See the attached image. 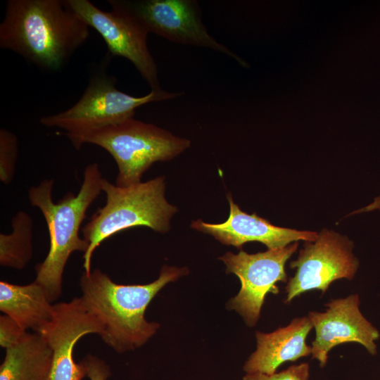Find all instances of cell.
Returning a JSON list of instances; mask_svg holds the SVG:
<instances>
[{
  "label": "cell",
  "mask_w": 380,
  "mask_h": 380,
  "mask_svg": "<svg viewBox=\"0 0 380 380\" xmlns=\"http://www.w3.org/2000/svg\"><path fill=\"white\" fill-rule=\"evenodd\" d=\"M89 28L67 0H8L0 25V47L56 71L85 43Z\"/></svg>",
  "instance_id": "obj_1"
},
{
  "label": "cell",
  "mask_w": 380,
  "mask_h": 380,
  "mask_svg": "<svg viewBox=\"0 0 380 380\" xmlns=\"http://www.w3.org/2000/svg\"><path fill=\"white\" fill-rule=\"evenodd\" d=\"M188 272L186 268L163 266L159 277L147 284H118L99 269L83 273L80 286L87 309L101 323L103 341L122 353L144 344L159 324L148 322L146 309L167 283Z\"/></svg>",
  "instance_id": "obj_2"
},
{
  "label": "cell",
  "mask_w": 380,
  "mask_h": 380,
  "mask_svg": "<svg viewBox=\"0 0 380 380\" xmlns=\"http://www.w3.org/2000/svg\"><path fill=\"white\" fill-rule=\"evenodd\" d=\"M103 179L97 163L88 165L79 192H68L57 203L52 200V179L29 189L30 202L41 210L49 233V250L44 260L36 266L34 281L44 288L51 303L61 295L63 274L70 255L74 251L84 253L88 248L79 232L87 209L102 191Z\"/></svg>",
  "instance_id": "obj_3"
},
{
  "label": "cell",
  "mask_w": 380,
  "mask_h": 380,
  "mask_svg": "<svg viewBox=\"0 0 380 380\" xmlns=\"http://www.w3.org/2000/svg\"><path fill=\"white\" fill-rule=\"evenodd\" d=\"M102 191L106 195V205L99 208L82 229L83 239L88 243L83 255L86 274L91 272L95 249L106 239L137 226L165 233L170 229L171 217L177 211L165 198L163 177L128 186L113 184L103 178Z\"/></svg>",
  "instance_id": "obj_4"
},
{
  "label": "cell",
  "mask_w": 380,
  "mask_h": 380,
  "mask_svg": "<svg viewBox=\"0 0 380 380\" xmlns=\"http://www.w3.org/2000/svg\"><path fill=\"white\" fill-rule=\"evenodd\" d=\"M80 148L84 144L97 145L114 158L118 167L115 184L128 186L141 182V177L153 163L167 161L191 145L185 138L134 118L122 122L82 134L67 135Z\"/></svg>",
  "instance_id": "obj_5"
},
{
  "label": "cell",
  "mask_w": 380,
  "mask_h": 380,
  "mask_svg": "<svg viewBox=\"0 0 380 380\" xmlns=\"http://www.w3.org/2000/svg\"><path fill=\"white\" fill-rule=\"evenodd\" d=\"M115 83L114 77L105 73L94 76L76 103L59 113L42 117L41 124L63 129L66 136L82 134L133 118L136 109L146 103L175 99L184 94L151 91L136 97L118 90Z\"/></svg>",
  "instance_id": "obj_6"
},
{
  "label": "cell",
  "mask_w": 380,
  "mask_h": 380,
  "mask_svg": "<svg viewBox=\"0 0 380 380\" xmlns=\"http://www.w3.org/2000/svg\"><path fill=\"white\" fill-rule=\"evenodd\" d=\"M111 10L133 20L147 34L154 33L169 41L209 48L245 62L211 36L201 18V8L193 0H109Z\"/></svg>",
  "instance_id": "obj_7"
},
{
  "label": "cell",
  "mask_w": 380,
  "mask_h": 380,
  "mask_svg": "<svg viewBox=\"0 0 380 380\" xmlns=\"http://www.w3.org/2000/svg\"><path fill=\"white\" fill-rule=\"evenodd\" d=\"M354 243L348 236L324 228L315 241H305L296 260L290 262L296 272L287 281L285 303L310 291L325 293L336 280H352L360 262L353 253Z\"/></svg>",
  "instance_id": "obj_8"
},
{
  "label": "cell",
  "mask_w": 380,
  "mask_h": 380,
  "mask_svg": "<svg viewBox=\"0 0 380 380\" xmlns=\"http://www.w3.org/2000/svg\"><path fill=\"white\" fill-rule=\"evenodd\" d=\"M298 247L297 241L254 254L227 252L219 258L226 265L227 272L240 279L241 289L229 301V308L239 312L248 326L257 323L266 295L279 293L276 284L287 281L285 265Z\"/></svg>",
  "instance_id": "obj_9"
},
{
  "label": "cell",
  "mask_w": 380,
  "mask_h": 380,
  "mask_svg": "<svg viewBox=\"0 0 380 380\" xmlns=\"http://www.w3.org/2000/svg\"><path fill=\"white\" fill-rule=\"evenodd\" d=\"M68 5L103 39L113 56L129 60L151 87L161 88L158 68L147 46L148 34L127 16L111 10L103 11L89 0H67Z\"/></svg>",
  "instance_id": "obj_10"
},
{
  "label": "cell",
  "mask_w": 380,
  "mask_h": 380,
  "mask_svg": "<svg viewBox=\"0 0 380 380\" xmlns=\"http://www.w3.org/2000/svg\"><path fill=\"white\" fill-rule=\"evenodd\" d=\"M360 305L359 295L353 293L327 303L324 312H308L307 316L315 331L311 355L320 367L327 365L331 349L346 343H359L370 355L377 354L375 341L380 338V332L362 315Z\"/></svg>",
  "instance_id": "obj_11"
},
{
  "label": "cell",
  "mask_w": 380,
  "mask_h": 380,
  "mask_svg": "<svg viewBox=\"0 0 380 380\" xmlns=\"http://www.w3.org/2000/svg\"><path fill=\"white\" fill-rule=\"evenodd\" d=\"M229 215L222 223H206L201 220L193 221L191 227L213 236L224 245L241 248L245 243L258 241L268 249L285 247L298 241H315L318 233L277 227L255 213L247 214L227 195Z\"/></svg>",
  "instance_id": "obj_12"
},
{
  "label": "cell",
  "mask_w": 380,
  "mask_h": 380,
  "mask_svg": "<svg viewBox=\"0 0 380 380\" xmlns=\"http://www.w3.org/2000/svg\"><path fill=\"white\" fill-rule=\"evenodd\" d=\"M312 328L308 317L304 316L270 333L257 331V348L245 362L244 371L272 374L284 362L310 355L312 346L306 343V338Z\"/></svg>",
  "instance_id": "obj_13"
},
{
  "label": "cell",
  "mask_w": 380,
  "mask_h": 380,
  "mask_svg": "<svg viewBox=\"0 0 380 380\" xmlns=\"http://www.w3.org/2000/svg\"><path fill=\"white\" fill-rule=\"evenodd\" d=\"M0 310L24 330L39 333L51 320L53 304L35 281L26 285L1 281Z\"/></svg>",
  "instance_id": "obj_14"
},
{
  "label": "cell",
  "mask_w": 380,
  "mask_h": 380,
  "mask_svg": "<svg viewBox=\"0 0 380 380\" xmlns=\"http://www.w3.org/2000/svg\"><path fill=\"white\" fill-rule=\"evenodd\" d=\"M53 354L39 333L27 334L6 349L0 365V380H49Z\"/></svg>",
  "instance_id": "obj_15"
},
{
  "label": "cell",
  "mask_w": 380,
  "mask_h": 380,
  "mask_svg": "<svg viewBox=\"0 0 380 380\" xmlns=\"http://www.w3.org/2000/svg\"><path fill=\"white\" fill-rule=\"evenodd\" d=\"M12 232L0 234V264L21 270L32 257V229L31 217L18 212L11 220Z\"/></svg>",
  "instance_id": "obj_16"
},
{
  "label": "cell",
  "mask_w": 380,
  "mask_h": 380,
  "mask_svg": "<svg viewBox=\"0 0 380 380\" xmlns=\"http://www.w3.org/2000/svg\"><path fill=\"white\" fill-rule=\"evenodd\" d=\"M18 156V139L11 132L0 130V179L4 184H8L15 172Z\"/></svg>",
  "instance_id": "obj_17"
},
{
  "label": "cell",
  "mask_w": 380,
  "mask_h": 380,
  "mask_svg": "<svg viewBox=\"0 0 380 380\" xmlns=\"http://www.w3.org/2000/svg\"><path fill=\"white\" fill-rule=\"evenodd\" d=\"M310 365L307 362L293 365L287 369L272 374L262 373L246 374L242 380H309Z\"/></svg>",
  "instance_id": "obj_18"
},
{
  "label": "cell",
  "mask_w": 380,
  "mask_h": 380,
  "mask_svg": "<svg viewBox=\"0 0 380 380\" xmlns=\"http://www.w3.org/2000/svg\"><path fill=\"white\" fill-rule=\"evenodd\" d=\"M27 331L6 315L0 316V345L6 349L18 343Z\"/></svg>",
  "instance_id": "obj_19"
},
{
  "label": "cell",
  "mask_w": 380,
  "mask_h": 380,
  "mask_svg": "<svg viewBox=\"0 0 380 380\" xmlns=\"http://www.w3.org/2000/svg\"><path fill=\"white\" fill-rule=\"evenodd\" d=\"M80 362L90 380H107L111 375L110 366L97 356L88 354Z\"/></svg>",
  "instance_id": "obj_20"
},
{
  "label": "cell",
  "mask_w": 380,
  "mask_h": 380,
  "mask_svg": "<svg viewBox=\"0 0 380 380\" xmlns=\"http://www.w3.org/2000/svg\"><path fill=\"white\" fill-rule=\"evenodd\" d=\"M374 210H380V196L376 197L374 200V201L370 203L369 205L363 207L356 211H353L351 213H350L348 215H354L356 213H365V212H370Z\"/></svg>",
  "instance_id": "obj_21"
}]
</instances>
